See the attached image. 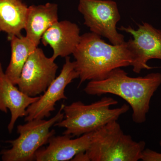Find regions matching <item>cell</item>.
<instances>
[{"instance_id": "obj_8", "label": "cell", "mask_w": 161, "mask_h": 161, "mask_svg": "<svg viewBox=\"0 0 161 161\" xmlns=\"http://www.w3.org/2000/svg\"><path fill=\"white\" fill-rule=\"evenodd\" d=\"M58 69L55 60L47 58L37 47L23 66L17 85L28 96L36 97L44 93L54 80Z\"/></svg>"}, {"instance_id": "obj_9", "label": "cell", "mask_w": 161, "mask_h": 161, "mask_svg": "<svg viewBox=\"0 0 161 161\" xmlns=\"http://www.w3.org/2000/svg\"><path fill=\"white\" fill-rule=\"evenodd\" d=\"M78 78L79 75L75 68V61L72 62L69 56L66 57L60 75L53 80L43 95H40L39 99L27 108L25 121L50 116L52 112L55 110L57 102L67 99L64 94L66 86Z\"/></svg>"}, {"instance_id": "obj_5", "label": "cell", "mask_w": 161, "mask_h": 161, "mask_svg": "<svg viewBox=\"0 0 161 161\" xmlns=\"http://www.w3.org/2000/svg\"><path fill=\"white\" fill-rule=\"evenodd\" d=\"M61 105L58 113L49 120L33 119L27 121L17 128L19 137L13 140L6 141L11 148L0 152L3 161H32L35 160L36 152L43 145L48 143L49 139L56 132L51 128L63 119L64 114Z\"/></svg>"}, {"instance_id": "obj_7", "label": "cell", "mask_w": 161, "mask_h": 161, "mask_svg": "<svg viewBox=\"0 0 161 161\" xmlns=\"http://www.w3.org/2000/svg\"><path fill=\"white\" fill-rule=\"evenodd\" d=\"M130 34L133 37L126 42L128 49L132 55L131 66L132 70L139 74L142 70L152 68L147 64L153 59L161 60V30L156 29L151 24L142 23L138 28L131 26H121L118 28Z\"/></svg>"}, {"instance_id": "obj_19", "label": "cell", "mask_w": 161, "mask_h": 161, "mask_svg": "<svg viewBox=\"0 0 161 161\" xmlns=\"http://www.w3.org/2000/svg\"><path fill=\"white\" fill-rule=\"evenodd\" d=\"M1 32V30H0V32Z\"/></svg>"}, {"instance_id": "obj_2", "label": "cell", "mask_w": 161, "mask_h": 161, "mask_svg": "<svg viewBox=\"0 0 161 161\" xmlns=\"http://www.w3.org/2000/svg\"><path fill=\"white\" fill-rule=\"evenodd\" d=\"M73 55L80 78L79 86L86 80L104 79L113 70L131 66L132 62L126 42L119 45L109 44L93 32L80 36Z\"/></svg>"}, {"instance_id": "obj_14", "label": "cell", "mask_w": 161, "mask_h": 161, "mask_svg": "<svg viewBox=\"0 0 161 161\" xmlns=\"http://www.w3.org/2000/svg\"><path fill=\"white\" fill-rule=\"evenodd\" d=\"M28 7L22 0H0V30L13 36H22Z\"/></svg>"}, {"instance_id": "obj_20", "label": "cell", "mask_w": 161, "mask_h": 161, "mask_svg": "<svg viewBox=\"0 0 161 161\" xmlns=\"http://www.w3.org/2000/svg\"><path fill=\"white\" fill-rule=\"evenodd\" d=\"M0 147H1V145H0Z\"/></svg>"}, {"instance_id": "obj_11", "label": "cell", "mask_w": 161, "mask_h": 161, "mask_svg": "<svg viewBox=\"0 0 161 161\" xmlns=\"http://www.w3.org/2000/svg\"><path fill=\"white\" fill-rule=\"evenodd\" d=\"M15 86L5 74L0 62V111L6 113L10 111L11 118L7 127L10 133L18 119L26 116L27 108L40 96L30 97Z\"/></svg>"}, {"instance_id": "obj_18", "label": "cell", "mask_w": 161, "mask_h": 161, "mask_svg": "<svg viewBox=\"0 0 161 161\" xmlns=\"http://www.w3.org/2000/svg\"><path fill=\"white\" fill-rule=\"evenodd\" d=\"M159 144H160V147H161V138Z\"/></svg>"}, {"instance_id": "obj_16", "label": "cell", "mask_w": 161, "mask_h": 161, "mask_svg": "<svg viewBox=\"0 0 161 161\" xmlns=\"http://www.w3.org/2000/svg\"><path fill=\"white\" fill-rule=\"evenodd\" d=\"M141 160L161 161V153L149 149H144L142 153Z\"/></svg>"}, {"instance_id": "obj_12", "label": "cell", "mask_w": 161, "mask_h": 161, "mask_svg": "<svg viewBox=\"0 0 161 161\" xmlns=\"http://www.w3.org/2000/svg\"><path fill=\"white\" fill-rule=\"evenodd\" d=\"M78 25L70 21L56 22L42 36L41 41L45 46L53 49L51 58L55 60L59 57L66 58L73 54L80 39Z\"/></svg>"}, {"instance_id": "obj_1", "label": "cell", "mask_w": 161, "mask_h": 161, "mask_svg": "<svg viewBox=\"0 0 161 161\" xmlns=\"http://www.w3.org/2000/svg\"><path fill=\"white\" fill-rule=\"evenodd\" d=\"M161 84L160 73L133 78L128 76L121 68H118L104 79L89 81L84 91L93 96L110 94L119 96L132 108V120L139 124L146 121L150 100Z\"/></svg>"}, {"instance_id": "obj_4", "label": "cell", "mask_w": 161, "mask_h": 161, "mask_svg": "<svg viewBox=\"0 0 161 161\" xmlns=\"http://www.w3.org/2000/svg\"><path fill=\"white\" fill-rule=\"evenodd\" d=\"M145 147L144 141L136 142L125 134L115 120L92 132L86 152L92 161H137Z\"/></svg>"}, {"instance_id": "obj_13", "label": "cell", "mask_w": 161, "mask_h": 161, "mask_svg": "<svg viewBox=\"0 0 161 161\" xmlns=\"http://www.w3.org/2000/svg\"><path fill=\"white\" fill-rule=\"evenodd\" d=\"M58 5L53 3L28 7L25 28L26 36L38 47L44 33L58 21Z\"/></svg>"}, {"instance_id": "obj_17", "label": "cell", "mask_w": 161, "mask_h": 161, "mask_svg": "<svg viewBox=\"0 0 161 161\" xmlns=\"http://www.w3.org/2000/svg\"><path fill=\"white\" fill-rule=\"evenodd\" d=\"M72 161H90L89 156L86 151L79 153L74 157Z\"/></svg>"}, {"instance_id": "obj_3", "label": "cell", "mask_w": 161, "mask_h": 161, "mask_svg": "<svg viewBox=\"0 0 161 161\" xmlns=\"http://www.w3.org/2000/svg\"><path fill=\"white\" fill-rule=\"evenodd\" d=\"M118 103L114 98L106 96L90 104H85L80 101L64 104V117L54 126L64 128L63 134L72 137L94 132L109 123L117 120L130 109V106L126 104L111 108L112 106Z\"/></svg>"}, {"instance_id": "obj_15", "label": "cell", "mask_w": 161, "mask_h": 161, "mask_svg": "<svg viewBox=\"0 0 161 161\" xmlns=\"http://www.w3.org/2000/svg\"><path fill=\"white\" fill-rule=\"evenodd\" d=\"M11 46V58L5 74L17 85L22 69L30 55L38 47L26 36H13L8 38Z\"/></svg>"}, {"instance_id": "obj_6", "label": "cell", "mask_w": 161, "mask_h": 161, "mask_svg": "<svg viewBox=\"0 0 161 161\" xmlns=\"http://www.w3.org/2000/svg\"><path fill=\"white\" fill-rule=\"evenodd\" d=\"M78 10L92 32L104 37L113 45L125 43L116 24L120 19L117 3L112 0H79Z\"/></svg>"}, {"instance_id": "obj_10", "label": "cell", "mask_w": 161, "mask_h": 161, "mask_svg": "<svg viewBox=\"0 0 161 161\" xmlns=\"http://www.w3.org/2000/svg\"><path fill=\"white\" fill-rule=\"evenodd\" d=\"M72 138L70 136H52L48 146L41 147L36 151L35 160L36 161H65L74 158L80 152H86L90 147L92 132Z\"/></svg>"}]
</instances>
